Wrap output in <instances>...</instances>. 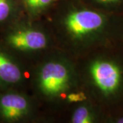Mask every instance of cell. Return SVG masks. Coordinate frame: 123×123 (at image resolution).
Segmentation results:
<instances>
[{"label": "cell", "instance_id": "cell-1", "mask_svg": "<svg viewBox=\"0 0 123 123\" xmlns=\"http://www.w3.org/2000/svg\"><path fill=\"white\" fill-rule=\"evenodd\" d=\"M58 49L73 58L123 44V14L95 8L83 0H60L43 18Z\"/></svg>", "mask_w": 123, "mask_h": 123}, {"label": "cell", "instance_id": "cell-2", "mask_svg": "<svg viewBox=\"0 0 123 123\" xmlns=\"http://www.w3.org/2000/svg\"><path fill=\"white\" fill-rule=\"evenodd\" d=\"M27 90L45 123H64L77 104L89 99L79 81L75 59L58 49L31 66Z\"/></svg>", "mask_w": 123, "mask_h": 123}, {"label": "cell", "instance_id": "cell-3", "mask_svg": "<svg viewBox=\"0 0 123 123\" xmlns=\"http://www.w3.org/2000/svg\"><path fill=\"white\" fill-rule=\"evenodd\" d=\"M74 59L89 99L106 117L123 111V44L97 49Z\"/></svg>", "mask_w": 123, "mask_h": 123}, {"label": "cell", "instance_id": "cell-4", "mask_svg": "<svg viewBox=\"0 0 123 123\" xmlns=\"http://www.w3.org/2000/svg\"><path fill=\"white\" fill-rule=\"evenodd\" d=\"M0 43L29 67L57 49L43 19H30L25 15L0 31Z\"/></svg>", "mask_w": 123, "mask_h": 123}, {"label": "cell", "instance_id": "cell-5", "mask_svg": "<svg viewBox=\"0 0 123 123\" xmlns=\"http://www.w3.org/2000/svg\"><path fill=\"white\" fill-rule=\"evenodd\" d=\"M0 123H45L35 99L24 89L0 92Z\"/></svg>", "mask_w": 123, "mask_h": 123}, {"label": "cell", "instance_id": "cell-6", "mask_svg": "<svg viewBox=\"0 0 123 123\" xmlns=\"http://www.w3.org/2000/svg\"><path fill=\"white\" fill-rule=\"evenodd\" d=\"M30 67L18 60L0 43V92L28 88Z\"/></svg>", "mask_w": 123, "mask_h": 123}, {"label": "cell", "instance_id": "cell-7", "mask_svg": "<svg viewBox=\"0 0 123 123\" xmlns=\"http://www.w3.org/2000/svg\"><path fill=\"white\" fill-rule=\"evenodd\" d=\"M104 112L91 100L87 99L77 104L64 119L66 123H105Z\"/></svg>", "mask_w": 123, "mask_h": 123}, {"label": "cell", "instance_id": "cell-8", "mask_svg": "<svg viewBox=\"0 0 123 123\" xmlns=\"http://www.w3.org/2000/svg\"><path fill=\"white\" fill-rule=\"evenodd\" d=\"M24 16L20 0H0V31Z\"/></svg>", "mask_w": 123, "mask_h": 123}, {"label": "cell", "instance_id": "cell-9", "mask_svg": "<svg viewBox=\"0 0 123 123\" xmlns=\"http://www.w3.org/2000/svg\"><path fill=\"white\" fill-rule=\"evenodd\" d=\"M60 0H20L24 15L30 19H41Z\"/></svg>", "mask_w": 123, "mask_h": 123}, {"label": "cell", "instance_id": "cell-10", "mask_svg": "<svg viewBox=\"0 0 123 123\" xmlns=\"http://www.w3.org/2000/svg\"><path fill=\"white\" fill-rule=\"evenodd\" d=\"M95 8L110 13L123 14V0H83Z\"/></svg>", "mask_w": 123, "mask_h": 123}]
</instances>
